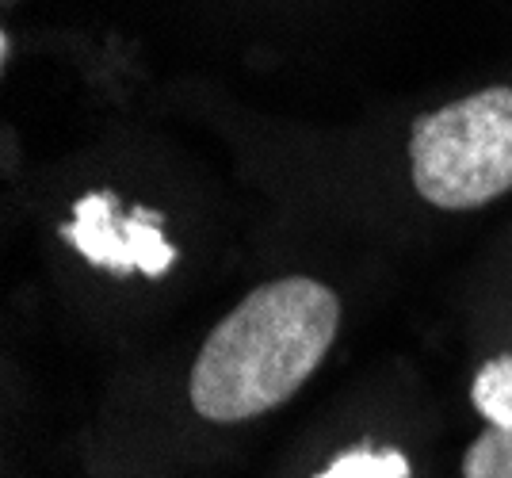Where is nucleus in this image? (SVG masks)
Returning a JSON list of instances; mask_svg holds the SVG:
<instances>
[{
    "mask_svg": "<svg viewBox=\"0 0 512 478\" xmlns=\"http://www.w3.org/2000/svg\"><path fill=\"white\" fill-rule=\"evenodd\" d=\"M341 329V299L314 276H279L253 287L207 333L188 375L192 410L237 425L279 410L325 364Z\"/></svg>",
    "mask_w": 512,
    "mask_h": 478,
    "instance_id": "nucleus-1",
    "label": "nucleus"
},
{
    "mask_svg": "<svg viewBox=\"0 0 512 478\" xmlns=\"http://www.w3.org/2000/svg\"><path fill=\"white\" fill-rule=\"evenodd\" d=\"M409 180L428 207L478 211L512 192V85H490L409 127Z\"/></svg>",
    "mask_w": 512,
    "mask_h": 478,
    "instance_id": "nucleus-2",
    "label": "nucleus"
},
{
    "mask_svg": "<svg viewBox=\"0 0 512 478\" xmlns=\"http://www.w3.org/2000/svg\"><path fill=\"white\" fill-rule=\"evenodd\" d=\"M65 241L88 257L92 264H104L111 272H146L165 276L176 261L157 218L142 211H123L111 192H92L77 199L73 218L62 226Z\"/></svg>",
    "mask_w": 512,
    "mask_h": 478,
    "instance_id": "nucleus-3",
    "label": "nucleus"
},
{
    "mask_svg": "<svg viewBox=\"0 0 512 478\" xmlns=\"http://www.w3.org/2000/svg\"><path fill=\"white\" fill-rule=\"evenodd\" d=\"M470 406L486 425L512 429V352L486 360L470 383Z\"/></svg>",
    "mask_w": 512,
    "mask_h": 478,
    "instance_id": "nucleus-4",
    "label": "nucleus"
},
{
    "mask_svg": "<svg viewBox=\"0 0 512 478\" xmlns=\"http://www.w3.org/2000/svg\"><path fill=\"white\" fill-rule=\"evenodd\" d=\"M314 478H413V463L398 448H348Z\"/></svg>",
    "mask_w": 512,
    "mask_h": 478,
    "instance_id": "nucleus-5",
    "label": "nucleus"
},
{
    "mask_svg": "<svg viewBox=\"0 0 512 478\" xmlns=\"http://www.w3.org/2000/svg\"><path fill=\"white\" fill-rule=\"evenodd\" d=\"M463 478H512V429L486 425L463 452Z\"/></svg>",
    "mask_w": 512,
    "mask_h": 478,
    "instance_id": "nucleus-6",
    "label": "nucleus"
},
{
    "mask_svg": "<svg viewBox=\"0 0 512 478\" xmlns=\"http://www.w3.org/2000/svg\"><path fill=\"white\" fill-rule=\"evenodd\" d=\"M4 4H12V0H4Z\"/></svg>",
    "mask_w": 512,
    "mask_h": 478,
    "instance_id": "nucleus-7",
    "label": "nucleus"
}]
</instances>
